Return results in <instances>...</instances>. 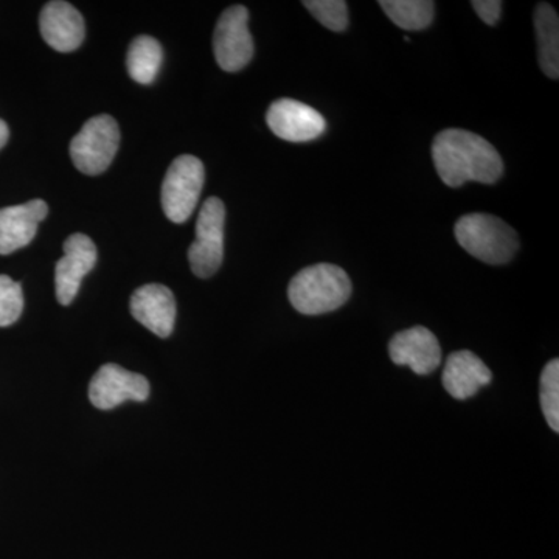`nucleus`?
<instances>
[{
	"label": "nucleus",
	"mask_w": 559,
	"mask_h": 559,
	"mask_svg": "<svg viewBox=\"0 0 559 559\" xmlns=\"http://www.w3.org/2000/svg\"><path fill=\"white\" fill-rule=\"evenodd\" d=\"M9 138H10L9 124H7L5 121L0 120V150H2L3 146L7 145V142H9Z\"/></svg>",
	"instance_id": "obj_23"
},
{
	"label": "nucleus",
	"mask_w": 559,
	"mask_h": 559,
	"mask_svg": "<svg viewBox=\"0 0 559 559\" xmlns=\"http://www.w3.org/2000/svg\"><path fill=\"white\" fill-rule=\"evenodd\" d=\"M492 381L491 370L474 353L455 352L447 360L443 385L452 399L468 400Z\"/></svg>",
	"instance_id": "obj_15"
},
{
	"label": "nucleus",
	"mask_w": 559,
	"mask_h": 559,
	"mask_svg": "<svg viewBox=\"0 0 559 559\" xmlns=\"http://www.w3.org/2000/svg\"><path fill=\"white\" fill-rule=\"evenodd\" d=\"M24 294L20 283L9 275H0V326H10L21 318Z\"/></svg>",
	"instance_id": "obj_21"
},
{
	"label": "nucleus",
	"mask_w": 559,
	"mask_h": 559,
	"mask_svg": "<svg viewBox=\"0 0 559 559\" xmlns=\"http://www.w3.org/2000/svg\"><path fill=\"white\" fill-rule=\"evenodd\" d=\"M148 396V380L116 364L103 366L90 385L91 403L102 411L114 409L124 401H145Z\"/></svg>",
	"instance_id": "obj_8"
},
{
	"label": "nucleus",
	"mask_w": 559,
	"mask_h": 559,
	"mask_svg": "<svg viewBox=\"0 0 559 559\" xmlns=\"http://www.w3.org/2000/svg\"><path fill=\"white\" fill-rule=\"evenodd\" d=\"M266 121L277 138L293 143L311 142L326 131L322 114L293 98H280L272 103Z\"/></svg>",
	"instance_id": "obj_9"
},
{
	"label": "nucleus",
	"mask_w": 559,
	"mask_h": 559,
	"mask_svg": "<svg viewBox=\"0 0 559 559\" xmlns=\"http://www.w3.org/2000/svg\"><path fill=\"white\" fill-rule=\"evenodd\" d=\"M389 353L393 364L411 367L417 374L432 373L441 364L440 342L425 326L396 333L390 341Z\"/></svg>",
	"instance_id": "obj_11"
},
{
	"label": "nucleus",
	"mask_w": 559,
	"mask_h": 559,
	"mask_svg": "<svg viewBox=\"0 0 559 559\" xmlns=\"http://www.w3.org/2000/svg\"><path fill=\"white\" fill-rule=\"evenodd\" d=\"M305 9L333 32H345L348 27V7L344 0H307Z\"/></svg>",
	"instance_id": "obj_20"
},
{
	"label": "nucleus",
	"mask_w": 559,
	"mask_h": 559,
	"mask_svg": "<svg viewBox=\"0 0 559 559\" xmlns=\"http://www.w3.org/2000/svg\"><path fill=\"white\" fill-rule=\"evenodd\" d=\"M132 318L159 337H168L175 330L176 300L167 286L145 285L131 297Z\"/></svg>",
	"instance_id": "obj_13"
},
{
	"label": "nucleus",
	"mask_w": 559,
	"mask_h": 559,
	"mask_svg": "<svg viewBox=\"0 0 559 559\" xmlns=\"http://www.w3.org/2000/svg\"><path fill=\"white\" fill-rule=\"evenodd\" d=\"M352 280L336 264L320 263L305 267L290 280V305L305 316L340 310L352 297Z\"/></svg>",
	"instance_id": "obj_2"
},
{
	"label": "nucleus",
	"mask_w": 559,
	"mask_h": 559,
	"mask_svg": "<svg viewBox=\"0 0 559 559\" xmlns=\"http://www.w3.org/2000/svg\"><path fill=\"white\" fill-rule=\"evenodd\" d=\"M540 409L554 432H559V360L547 364L540 374Z\"/></svg>",
	"instance_id": "obj_19"
},
{
	"label": "nucleus",
	"mask_w": 559,
	"mask_h": 559,
	"mask_svg": "<svg viewBox=\"0 0 559 559\" xmlns=\"http://www.w3.org/2000/svg\"><path fill=\"white\" fill-rule=\"evenodd\" d=\"M40 35L57 51L69 53L79 49L86 36L83 16L72 3L53 0L40 11Z\"/></svg>",
	"instance_id": "obj_12"
},
{
	"label": "nucleus",
	"mask_w": 559,
	"mask_h": 559,
	"mask_svg": "<svg viewBox=\"0 0 559 559\" xmlns=\"http://www.w3.org/2000/svg\"><path fill=\"white\" fill-rule=\"evenodd\" d=\"M539 68L551 80L559 76V17L549 3H539L535 11Z\"/></svg>",
	"instance_id": "obj_16"
},
{
	"label": "nucleus",
	"mask_w": 559,
	"mask_h": 559,
	"mask_svg": "<svg viewBox=\"0 0 559 559\" xmlns=\"http://www.w3.org/2000/svg\"><path fill=\"white\" fill-rule=\"evenodd\" d=\"M224 226H226L224 202L219 198H209L198 216L197 238L189 249L191 271L197 277H212L223 264Z\"/></svg>",
	"instance_id": "obj_6"
},
{
	"label": "nucleus",
	"mask_w": 559,
	"mask_h": 559,
	"mask_svg": "<svg viewBox=\"0 0 559 559\" xmlns=\"http://www.w3.org/2000/svg\"><path fill=\"white\" fill-rule=\"evenodd\" d=\"M380 7L393 24L407 32L425 31L436 13V3L430 0H381Z\"/></svg>",
	"instance_id": "obj_18"
},
{
	"label": "nucleus",
	"mask_w": 559,
	"mask_h": 559,
	"mask_svg": "<svg viewBox=\"0 0 559 559\" xmlns=\"http://www.w3.org/2000/svg\"><path fill=\"white\" fill-rule=\"evenodd\" d=\"M62 249L64 257L58 261L55 270V288L58 301L68 307L75 300L83 278L94 270L97 248L86 235L73 234L64 241Z\"/></svg>",
	"instance_id": "obj_10"
},
{
	"label": "nucleus",
	"mask_w": 559,
	"mask_h": 559,
	"mask_svg": "<svg viewBox=\"0 0 559 559\" xmlns=\"http://www.w3.org/2000/svg\"><path fill=\"white\" fill-rule=\"evenodd\" d=\"M204 180V165L198 157L183 154L173 160L162 183V209L168 219L180 224L193 215Z\"/></svg>",
	"instance_id": "obj_4"
},
{
	"label": "nucleus",
	"mask_w": 559,
	"mask_h": 559,
	"mask_svg": "<svg viewBox=\"0 0 559 559\" xmlns=\"http://www.w3.org/2000/svg\"><path fill=\"white\" fill-rule=\"evenodd\" d=\"M454 234L469 255L495 266L509 263L520 249L516 230L506 221L487 213L462 216L455 224Z\"/></svg>",
	"instance_id": "obj_3"
},
{
	"label": "nucleus",
	"mask_w": 559,
	"mask_h": 559,
	"mask_svg": "<svg viewBox=\"0 0 559 559\" xmlns=\"http://www.w3.org/2000/svg\"><path fill=\"white\" fill-rule=\"evenodd\" d=\"M432 159L440 179L452 189L466 182L495 183L503 173L502 157L488 140L454 128L433 139Z\"/></svg>",
	"instance_id": "obj_1"
},
{
	"label": "nucleus",
	"mask_w": 559,
	"mask_h": 559,
	"mask_svg": "<svg viewBox=\"0 0 559 559\" xmlns=\"http://www.w3.org/2000/svg\"><path fill=\"white\" fill-rule=\"evenodd\" d=\"M249 11L234 5L221 14L213 35L216 62L226 72H240L253 57V39L249 32Z\"/></svg>",
	"instance_id": "obj_7"
},
{
	"label": "nucleus",
	"mask_w": 559,
	"mask_h": 559,
	"mask_svg": "<svg viewBox=\"0 0 559 559\" xmlns=\"http://www.w3.org/2000/svg\"><path fill=\"white\" fill-rule=\"evenodd\" d=\"M47 213L49 205L40 200L0 210V255H10L31 245Z\"/></svg>",
	"instance_id": "obj_14"
},
{
	"label": "nucleus",
	"mask_w": 559,
	"mask_h": 559,
	"mask_svg": "<svg viewBox=\"0 0 559 559\" xmlns=\"http://www.w3.org/2000/svg\"><path fill=\"white\" fill-rule=\"evenodd\" d=\"M164 50L159 40L142 35L132 40L128 50L127 68L132 80L140 84H151L159 73Z\"/></svg>",
	"instance_id": "obj_17"
},
{
	"label": "nucleus",
	"mask_w": 559,
	"mask_h": 559,
	"mask_svg": "<svg viewBox=\"0 0 559 559\" xmlns=\"http://www.w3.org/2000/svg\"><path fill=\"white\" fill-rule=\"evenodd\" d=\"M471 5L485 24H498L500 13H502V2L499 0H474Z\"/></svg>",
	"instance_id": "obj_22"
},
{
	"label": "nucleus",
	"mask_w": 559,
	"mask_h": 559,
	"mask_svg": "<svg viewBox=\"0 0 559 559\" xmlns=\"http://www.w3.org/2000/svg\"><path fill=\"white\" fill-rule=\"evenodd\" d=\"M119 143V124L112 117H92L70 143V156L81 173L97 176L108 170Z\"/></svg>",
	"instance_id": "obj_5"
}]
</instances>
